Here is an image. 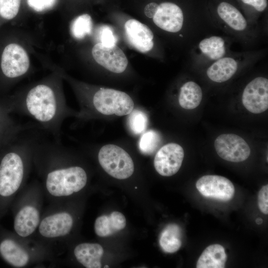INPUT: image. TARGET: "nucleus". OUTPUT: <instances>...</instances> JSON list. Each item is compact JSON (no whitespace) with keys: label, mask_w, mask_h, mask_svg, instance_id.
I'll list each match as a JSON object with an SVG mask.
<instances>
[{"label":"nucleus","mask_w":268,"mask_h":268,"mask_svg":"<svg viewBox=\"0 0 268 268\" xmlns=\"http://www.w3.org/2000/svg\"><path fill=\"white\" fill-rule=\"evenodd\" d=\"M21 0H0V19L9 21L17 15Z\"/></svg>","instance_id":"nucleus-29"},{"label":"nucleus","mask_w":268,"mask_h":268,"mask_svg":"<svg viewBox=\"0 0 268 268\" xmlns=\"http://www.w3.org/2000/svg\"><path fill=\"white\" fill-rule=\"evenodd\" d=\"M92 55L99 65L115 73L123 72L128 66L127 57L116 45L107 46L98 43L92 48Z\"/></svg>","instance_id":"nucleus-14"},{"label":"nucleus","mask_w":268,"mask_h":268,"mask_svg":"<svg viewBox=\"0 0 268 268\" xmlns=\"http://www.w3.org/2000/svg\"><path fill=\"white\" fill-rule=\"evenodd\" d=\"M29 67V56L22 47L14 42L4 46L0 56V75L4 82L22 77Z\"/></svg>","instance_id":"nucleus-9"},{"label":"nucleus","mask_w":268,"mask_h":268,"mask_svg":"<svg viewBox=\"0 0 268 268\" xmlns=\"http://www.w3.org/2000/svg\"><path fill=\"white\" fill-rule=\"evenodd\" d=\"M258 206L260 210L265 214L268 213V185L262 187L258 197Z\"/></svg>","instance_id":"nucleus-32"},{"label":"nucleus","mask_w":268,"mask_h":268,"mask_svg":"<svg viewBox=\"0 0 268 268\" xmlns=\"http://www.w3.org/2000/svg\"><path fill=\"white\" fill-rule=\"evenodd\" d=\"M227 255L223 247L215 244L209 245L202 252L199 257L197 268H224Z\"/></svg>","instance_id":"nucleus-23"},{"label":"nucleus","mask_w":268,"mask_h":268,"mask_svg":"<svg viewBox=\"0 0 268 268\" xmlns=\"http://www.w3.org/2000/svg\"><path fill=\"white\" fill-rule=\"evenodd\" d=\"M154 24L162 30L170 33H177L183 28L184 16L182 9L172 2L157 3L152 17Z\"/></svg>","instance_id":"nucleus-15"},{"label":"nucleus","mask_w":268,"mask_h":268,"mask_svg":"<svg viewBox=\"0 0 268 268\" xmlns=\"http://www.w3.org/2000/svg\"><path fill=\"white\" fill-rule=\"evenodd\" d=\"M104 268H109V267H108V266H105Z\"/></svg>","instance_id":"nucleus-37"},{"label":"nucleus","mask_w":268,"mask_h":268,"mask_svg":"<svg viewBox=\"0 0 268 268\" xmlns=\"http://www.w3.org/2000/svg\"><path fill=\"white\" fill-rule=\"evenodd\" d=\"M104 250L101 245L94 243H82L73 250L76 260L86 268H100Z\"/></svg>","instance_id":"nucleus-19"},{"label":"nucleus","mask_w":268,"mask_h":268,"mask_svg":"<svg viewBox=\"0 0 268 268\" xmlns=\"http://www.w3.org/2000/svg\"><path fill=\"white\" fill-rule=\"evenodd\" d=\"M160 141L161 136L157 131L153 130L145 131L139 140L138 148L143 154H151L156 150Z\"/></svg>","instance_id":"nucleus-26"},{"label":"nucleus","mask_w":268,"mask_h":268,"mask_svg":"<svg viewBox=\"0 0 268 268\" xmlns=\"http://www.w3.org/2000/svg\"><path fill=\"white\" fill-rule=\"evenodd\" d=\"M256 222L257 224H261L263 222V219L261 218H258L256 220Z\"/></svg>","instance_id":"nucleus-35"},{"label":"nucleus","mask_w":268,"mask_h":268,"mask_svg":"<svg viewBox=\"0 0 268 268\" xmlns=\"http://www.w3.org/2000/svg\"><path fill=\"white\" fill-rule=\"evenodd\" d=\"M126 225V220L123 214L113 211L109 215H102L98 217L94 223V231L100 237L110 236L123 229Z\"/></svg>","instance_id":"nucleus-21"},{"label":"nucleus","mask_w":268,"mask_h":268,"mask_svg":"<svg viewBox=\"0 0 268 268\" xmlns=\"http://www.w3.org/2000/svg\"><path fill=\"white\" fill-rule=\"evenodd\" d=\"M57 0H27L28 5L34 10L41 12L54 6Z\"/></svg>","instance_id":"nucleus-30"},{"label":"nucleus","mask_w":268,"mask_h":268,"mask_svg":"<svg viewBox=\"0 0 268 268\" xmlns=\"http://www.w3.org/2000/svg\"><path fill=\"white\" fill-rule=\"evenodd\" d=\"M184 157V151L180 145L168 143L157 151L153 161L154 168L162 176H171L179 170Z\"/></svg>","instance_id":"nucleus-11"},{"label":"nucleus","mask_w":268,"mask_h":268,"mask_svg":"<svg viewBox=\"0 0 268 268\" xmlns=\"http://www.w3.org/2000/svg\"><path fill=\"white\" fill-rule=\"evenodd\" d=\"M125 30L130 44L139 52L147 53L153 48L154 35L147 25L130 19L125 24Z\"/></svg>","instance_id":"nucleus-16"},{"label":"nucleus","mask_w":268,"mask_h":268,"mask_svg":"<svg viewBox=\"0 0 268 268\" xmlns=\"http://www.w3.org/2000/svg\"><path fill=\"white\" fill-rule=\"evenodd\" d=\"M101 43L105 45H116L117 39L112 29L108 26L103 27L100 32Z\"/></svg>","instance_id":"nucleus-31"},{"label":"nucleus","mask_w":268,"mask_h":268,"mask_svg":"<svg viewBox=\"0 0 268 268\" xmlns=\"http://www.w3.org/2000/svg\"><path fill=\"white\" fill-rule=\"evenodd\" d=\"M217 13L222 22L234 31L242 33L248 30L249 25L246 18L232 4L221 2L217 7Z\"/></svg>","instance_id":"nucleus-20"},{"label":"nucleus","mask_w":268,"mask_h":268,"mask_svg":"<svg viewBox=\"0 0 268 268\" xmlns=\"http://www.w3.org/2000/svg\"><path fill=\"white\" fill-rule=\"evenodd\" d=\"M157 2H151L147 3L144 8V13L148 18H152L156 10Z\"/></svg>","instance_id":"nucleus-34"},{"label":"nucleus","mask_w":268,"mask_h":268,"mask_svg":"<svg viewBox=\"0 0 268 268\" xmlns=\"http://www.w3.org/2000/svg\"><path fill=\"white\" fill-rule=\"evenodd\" d=\"M11 109L8 98L0 99V140L31 128L16 123L10 115Z\"/></svg>","instance_id":"nucleus-22"},{"label":"nucleus","mask_w":268,"mask_h":268,"mask_svg":"<svg viewBox=\"0 0 268 268\" xmlns=\"http://www.w3.org/2000/svg\"><path fill=\"white\" fill-rule=\"evenodd\" d=\"M181 237L182 233L180 227L176 224H169L160 234V246L166 253H175L181 247Z\"/></svg>","instance_id":"nucleus-25"},{"label":"nucleus","mask_w":268,"mask_h":268,"mask_svg":"<svg viewBox=\"0 0 268 268\" xmlns=\"http://www.w3.org/2000/svg\"><path fill=\"white\" fill-rule=\"evenodd\" d=\"M97 158L102 169L115 179H128L134 172V165L132 157L120 144L111 143L99 146Z\"/></svg>","instance_id":"nucleus-8"},{"label":"nucleus","mask_w":268,"mask_h":268,"mask_svg":"<svg viewBox=\"0 0 268 268\" xmlns=\"http://www.w3.org/2000/svg\"><path fill=\"white\" fill-rule=\"evenodd\" d=\"M242 104L249 112L260 114L268 108V79L260 76L245 86L242 95Z\"/></svg>","instance_id":"nucleus-12"},{"label":"nucleus","mask_w":268,"mask_h":268,"mask_svg":"<svg viewBox=\"0 0 268 268\" xmlns=\"http://www.w3.org/2000/svg\"><path fill=\"white\" fill-rule=\"evenodd\" d=\"M80 110L76 118L82 120L121 117L129 115L134 103L127 93L112 88H100L79 97Z\"/></svg>","instance_id":"nucleus-4"},{"label":"nucleus","mask_w":268,"mask_h":268,"mask_svg":"<svg viewBox=\"0 0 268 268\" xmlns=\"http://www.w3.org/2000/svg\"><path fill=\"white\" fill-rule=\"evenodd\" d=\"M45 198L42 186L35 180L26 184L13 200L10 208L13 232L25 239H33L43 212Z\"/></svg>","instance_id":"nucleus-5"},{"label":"nucleus","mask_w":268,"mask_h":268,"mask_svg":"<svg viewBox=\"0 0 268 268\" xmlns=\"http://www.w3.org/2000/svg\"><path fill=\"white\" fill-rule=\"evenodd\" d=\"M243 3L253 7L256 11L262 12L268 5L267 0H240Z\"/></svg>","instance_id":"nucleus-33"},{"label":"nucleus","mask_w":268,"mask_h":268,"mask_svg":"<svg viewBox=\"0 0 268 268\" xmlns=\"http://www.w3.org/2000/svg\"><path fill=\"white\" fill-rule=\"evenodd\" d=\"M55 254L34 239H25L0 225V257L9 266L27 268L53 261Z\"/></svg>","instance_id":"nucleus-6"},{"label":"nucleus","mask_w":268,"mask_h":268,"mask_svg":"<svg viewBox=\"0 0 268 268\" xmlns=\"http://www.w3.org/2000/svg\"><path fill=\"white\" fill-rule=\"evenodd\" d=\"M196 188L203 197L221 201H229L234 197L235 188L227 178L218 175H205L197 181Z\"/></svg>","instance_id":"nucleus-13"},{"label":"nucleus","mask_w":268,"mask_h":268,"mask_svg":"<svg viewBox=\"0 0 268 268\" xmlns=\"http://www.w3.org/2000/svg\"><path fill=\"white\" fill-rule=\"evenodd\" d=\"M68 201L50 203L43 210L40 224L33 237L56 256L58 249L73 229L75 217L68 205Z\"/></svg>","instance_id":"nucleus-7"},{"label":"nucleus","mask_w":268,"mask_h":268,"mask_svg":"<svg viewBox=\"0 0 268 268\" xmlns=\"http://www.w3.org/2000/svg\"><path fill=\"white\" fill-rule=\"evenodd\" d=\"M202 98L201 88L194 81H187L180 88L178 102L183 109L191 110L197 108L200 104Z\"/></svg>","instance_id":"nucleus-24"},{"label":"nucleus","mask_w":268,"mask_h":268,"mask_svg":"<svg viewBox=\"0 0 268 268\" xmlns=\"http://www.w3.org/2000/svg\"><path fill=\"white\" fill-rule=\"evenodd\" d=\"M128 116V126L132 133L135 135H140L145 131L148 118L144 111L134 109Z\"/></svg>","instance_id":"nucleus-28"},{"label":"nucleus","mask_w":268,"mask_h":268,"mask_svg":"<svg viewBox=\"0 0 268 268\" xmlns=\"http://www.w3.org/2000/svg\"><path fill=\"white\" fill-rule=\"evenodd\" d=\"M12 113L28 116L61 142L64 120L77 116L67 105L65 98L53 80L39 83L20 94L8 98Z\"/></svg>","instance_id":"nucleus-2"},{"label":"nucleus","mask_w":268,"mask_h":268,"mask_svg":"<svg viewBox=\"0 0 268 268\" xmlns=\"http://www.w3.org/2000/svg\"><path fill=\"white\" fill-rule=\"evenodd\" d=\"M92 20L87 13L81 14L75 18L71 25V32L76 39H81L90 34L92 29Z\"/></svg>","instance_id":"nucleus-27"},{"label":"nucleus","mask_w":268,"mask_h":268,"mask_svg":"<svg viewBox=\"0 0 268 268\" xmlns=\"http://www.w3.org/2000/svg\"><path fill=\"white\" fill-rule=\"evenodd\" d=\"M228 49L229 44L226 40L215 35L203 39L197 47L200 57L211 63L225 56Z\"/></svg>","instance_id":"nucleus-18"},{"label":"nucleus","mask_w":268,"mask_h":268,"mask_svg":"<svg viewBox=\"0 0 268 268\" xmlns=\"http://www.w3.org/2000/svg\"><path fill=\"white\" fill-rule=\"evenodd\" d=\"M7 139V138H6ZM0 140V145H1V144L2 143V142L5 140Z\"/></svg>","instance_id":"nucleus-36"},{"label":"nucleus","mask_w":268,"mask_h":268,"mask_svg":"<svg viewBox=\"0 0 268 268\" xmlns=\"http://www.w3.org/2000/svg\"><path fill=\"white\" fill-rule=\"evenodd\" d=\"M33 167L50 203L68 201L83 190L88 181L85 167L61 142L38 139L33 149Z\"/></svg>","instance_id":"nucleus-1"},{"label":"nucleus","mask_w":268,"mask_h":268,"mask_svg":"<svg viewBox=\"0 0 268 268\" xmlns=\"http://www.w3.org/2000/svg\"><path fill=\"white\" fill-rule=\"evenodd\" d=\"M214 147L220 157L232 162L246 160L251 153L246 141L240 136L233 134L219 135L214 141Z\"/></svg>","instance_id":"nucleus-10"},{"label":"nucleus","mask_w":268,"mask_h":268,"mask_svg":"<svg viewBox=\"0 0 268 268\" xmlns=\"http://www.w3.org/2000/svg\"><path fill=\"white\" fill-rule=\"evenodd\" d=\"M5 139L0 146V220L24 188L33 167V153L38 139L22 135Z\"/></svg>","instance_id":"nucleus-3"},{"label":"nucleus","mask_w":268,"mask_h":268,"mask_svg":"<svg viewBox=\"0 0 268 268\" xmlns=\"http://www.w3.org/2000/svg\"><path fill=\"white\" fill-rule=\"evenodd\" d=\"M240 63L234 57L225 56L211 63L206 69V75L213 82H224L236 73Z\"/></svg>","instance_id":"nucleus-17"}]
</instances>
